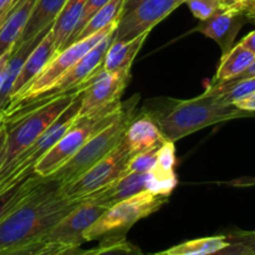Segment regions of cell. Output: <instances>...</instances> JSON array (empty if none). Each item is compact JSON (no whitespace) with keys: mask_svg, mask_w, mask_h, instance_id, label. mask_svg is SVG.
<instances>
[{"mask_svg":"<svg viewBox=\"0 0 255 255\" xmlns=\"http://www.w3.org/2000/svg\"><path fill=\"white\" fill-rule=\"evenodd\" d=\"M147 183H148V173L126 172L116 181L89 197L94 198L97 203L109 208L124 199L147 191Z\"/></svg>","mask_w":255,"mask_h":255,"instance_id":"cell-15","label":"cell"},{"mask_svg":"<svg viewBox=\"0 0 255 255\" xmlns=\"http://www.w3.org/2000/svg\"><path fill=\"white\" fill-rule=\"evenodd\" d=\"M233 105L238 107V109L243 110V111L255 112V92L249 95V96L244 97V99L239 100V101H236Z\"/></svg>","mask_w":255,"mask_h":255,"instance_id":"cell-34","label":"cell"},{"mask_svg":"<svg viewBox=\"0 0 255 255\" xmlns=\"http://www.w3.org/2000/svg\"><path fill=\"white\" fill-rule=\"evenodd\" d=\"M143 0H125V5H124V10H122V16L128 12H131L132 10L136 9Z\"/></svg>","mask_w":255,"mask_h":255,"instance_id":"cell-41","label":"cell"},{"mask_svg":"<svg viewBox=\"0 0 255 255\" xmlns=\"http://www.w3.org/2000/svg\"><path fill=\"white\" fill-rule=\"evenodd\" d=\"M132 154L122 141L111 153L97 162L86 172L60 188L62 197L69 199H84L101 191L127 172V164Z\"/></svg>","mask_w":255,"mask_h":255,"instance_id":"cell-8","label":"cell"},{"mask_svg":"<svg viewBox=\"0 0 255 255\" xmlns=\"http://www.w3.org/2000/svg\"><path fill=\"white\" fill-rule=\"evenodd\" d=\"M148 34L149 32H143L134 39L125 40V41L112 40L100 67L106 72L131 70L132 62L143 46Z\"/></svg>","mask_w":255,"mask_h":255,"instance_id":"cell-17","label":"cell"},{"mask_svg":"<svg viewBox=\"0 0 255 255\" xmlns=\"http://www.w3.org/2000/svg\"><path fill=\"white\" fill-rule=\"evenodd\" d=\"M168 202V197L148 191L137 193L109 207L105 213L84 233L85 242L106 237H126L127 232L141 219L156 213Z\"/></svg>","mask_w":255,"mask_h":255,"instance_id":"cell-6","label":"cell"},{"mask_svg":"<svg viewBox=\"0 0 255 255\" xmlns=\"http://www.w3.org/2000/svg\"><path fill=\"white\" fill-rule=\"evenodd\" d=\"M66 1L67 0H36L16 46L34 39L41 31L51 27Z\"/></svg>","mask_w":255,"mask_h":255,"instance_id":"cell-18","label":"cell"},{"mask_svg":"<svg viewBox=\"0 0 255 255\" xmlns=\"http://www.w3.org/2000/svg\"><path fill=\"white\" fill-rule=\"evenodd\" d=\"M47 244H49L47 242L39 241L35 243L26 244V246L16 247V248L4 249V251H0V255H34L44 249Z\"/></svg>","mask_w":255,"mask_h":255,"instance_id":"cell-31","label":"cell"},{"mask_svg":"<svg viewBox=\"0 0 255 255\" xmlns=\"http://www.w3.org/2000/svg\"><path fill=\"white\" fill-rule=\"evenodd\" d=\"M4 110L0 109V124H1L2 121H4Z\"/></svg>","mask_w":255,"mask_h":255,"instance_id":"cell-47","label":"cell"},{"mask_svg":"<svg viewBox=\"0 0 255 255\" xmlns=\"http://www.w3.org/2000/svg\"><path fill=\"white\" fill-rule=\"evenodd\" d=\"M125 105L107 107L89 117H77L57 143L35 164L34 172L40 178H49L65 162L69 161L95 133L109 126L120 116Z\"/></svg>","mask_w":255,"mask_h":255,"instance_id":"cell-5","label":"cell"},{"mask_svg":"<svg viewBox=\"0 0 255 255\" xmlns=\"http://www.w3.org/2000/svg\"><path fill=\"white\" fill-rule=\"evenodd\" d=\"M5 142H6V126L4 125V122H1L0 124V158L4 152Z\"/></svg>","mask_w":255,"mask_h":255,"instance_id":"cell-42","label":"cell"},{"mask_svg":"<svg viewBox=\"0 0 255 255\" xmlns=\"http://www.w3.org/2000/svg\"><path fill=\"white\" fill-rule=\"evenodd\" d=\"M12 51L6 52L5 55H2L0 57V90H1L2 84H4V80H5V72H6V65L7 61H9V57L11 55Z\"/></svg>","mask_w":255,"mask_h":255,"instance_id":"cell-39","label":"cell"},{"mask_svg":"<svg viewBox=\"0 0 255 255\" xmlns=\"http://www.w3.org/2000/svg\"><path fill=\"white\" fill-rule=\"evenodd\" d=\"M50 29H51V27L41 31L39 35H36L34 39L29 40V41L24 42V44L21 45H17V46L14 47L6 65L4 84H2L1 90H0V109H6V106L9 105L10 101V95H11L12 86H14L15 81H16L20 71H21L25 60L27 59V56H29L30 52L32 51V49L39 44V41L42 39V36H44Z\"/></svg>","mask_w":255,"mask_h":255,"instance_id":"cell-19","label":"cell"},{"mask_svg":"<svg viewBox=\"0 0 255 255\" xmlns=\"http://www.w3.org/2000/svg\"><path fill=\"white\" fill-rule=\"evenodd\" d=\"M182 4L184 0H143L136 9L121 16L114 40L125 41L149 32Z\"/></svg>","mask_w":255,"mask_h":255,"instance_id":"cell-11","label":"cell"},{"mask_svg":"<svg viewBox=\"0 0 255 255\" xmlns=\"http://www.w3.org/2000/svg\"><path fill=\"white\" fill-rule=\"evenodd\" d=\"M60 188L56 179L42 178L30 196L0 222V251L44 241L81 202L62 197Z\"/></svg>","mask_w":255,"mask_h":255,"instance_id":"cell-1","label":"cell"},{"mask_svg":"<svg viewBox=\"0 0 255 255\" xmlns=\"http://www.w3.org/2000/svg\"><path fill=\"white\" fill-rule=\"evenodd\" d=\"M136 97L134 96L131 101L126 102L122 112L115 121L87 139L86 143L49 178L56 179L62 187L76 179L94 164L111 153L124 141L127 126L134 117V104L132 102Z\"/></svg>","mask_w":255,"mask_h":255,"instance_id":"cell-4","label":"cell"},{"mask_svg":"<svg viewBox=\"0 0 255 255\" xmlns=\"http://www.w3.org/2000/svg\"><path fill=\"white\" fill-rule=\"evenodd\" d=\"M184 4L188 5L192 14L201 21L208 19L214 12L222 9L219 0H184Z\"/></svg>","mask_w":255,"mask_h":255,"instance_id":"cell-29","label":"cell"},{"mask_svg":"<svg viewBox=\"0 0 255 255\" xmlns=\"http://www.w3.org/2000/svg\"><path fill=\"white\" fill-rule=\"evenodd\" d=\"M109 1L110 0H86V4H85V9H84V12H82L81 20H80L79 25H77L76 27V31H75L74 35H76L80 30L84 29V26L86 25V22L89 21L90 17H91L97 10L101 9L104 5H106ZM74 35H72V36H74Z\"/></svg>","mask_w":255,"mask_h":255,"instance_id":"cell-32","label":"cell"},{"mask_svg":"<svg viewBox=\"0 0 255 255\" xmlns=\"http://www.w3.org/2000/svg\"><path fill=\"white\" fill-rule=\"evenodd\" d=\"M79 92L61 95L36 109L30 110L17 119L2 121L6 126V142L0 158V176L44 133L45 129L62 114Z\"/></svg>","mask_w":255,"mask_h":255,"instance_id":"cell-3","label":"cell"},{"mask_svg":"<svg viewBox=\"0 0 255 255\" xmlns=\"http://www.w3.org/2000/svg\"><path fill=\"white\" fill-rule=\"evenodd\" d=\"M66 248L65 246H61V244H57V243H49L44 249L39 252V253L34 254V255H54L56 253H59L61 249Z\"/></svg>","mask_w":255,"mask_h":255,"instance_id":"cell-38","label":"cell"},{"mask_svg":"<svg viewBox=\"0 0 255 255\" xmlns=\"http://www.w3.org/2000/svg\"><path fill=\"white\" fill-rule=\"evenodd\" d=\"M36 0H16L0 26V57L14 50Z\"/></svg>","mask_w":255,"mask_h":255,"instance_id":"cell-16","label":"cell"},{"mask_svg":"<svg viewBox=\"0 0 255 255\" xmlns=\"http://www.w3.org/2000/svg\"><path fill=\"white\" fill-rule=\"evenodd\" d=\"M166 141V137L158 128L154 120L144 110H142L138 115H134L127 126L124 138L125 144L132 156L157 148Z\"/></svg>","mask_w":255,"mask_h":255,"instance_id":"cell-13","label":"cell"},{"mask_svg":"<svg viewBox=\"0 0 255 255\" xmlns=\"http://www.w3.org/2000/svg\"><path fill=\"white\" fill-rule=\"evenodd\" d=\"M124 5L125 0H110L106 5H104L101 9L97 10V11L90 17V20L86 22L84 29L80 30L76 35H74V36L69 40L66 46L79 41V40L86 39V37L91 36V35L97 34V32L106 29L107 26H110V25L114 24V22L119 21L122 16Z\"/></svg>","mask_w":255,"mask_h":255,"instance_id":"cell-22","label":"cell"},{"mask_svg":"<svg viewBox=\"0 0 255 255\" xmlns=\"http://www.w3.org/2000/svg\"><path fill=\"white\" fill-rule=\"evenodd\" d=\"M119 21L114 22L110 26H107L106 29L101 30L97 34L91 35V36L86 37V39L79 40V41L74 42V44L69 45L65 49H62L61 51L57 52L54 57L51 59V61L45 66V69L30 82L26 86V89L21 92L17 97H15L12 101H10V104L7 105L6 109L4 110V115L9 114L12 110L17 109V107L22 106V105H26L27 102H30L31 100H34L35 97H37L39 95L44 94L45 91L50 89L52 84L59 79L61 75H64L67 70L71 66H74L85 54L90 51L95 45L99 44L101 40H104L107 35L114 34L116 31V27Z\"/></svg>","mask_w":255,"mask_h":255,"instance_id":"cell-7","label":"cell"},{"mask_svg":"<svg viewBox=\"0 0 255 255\" xmlns=\"http://www.w3.org/2000/svg\"><path fill=\"white\" fill-rule=\"evenodd\" d=\"M255 10V0H248V1L246 2V5L243 6V12H246L247 15L249 14V12L254 11Z\"/></svg>","mask_w":255,"mask_h":255,"instance_id":"cell-44","label":"cell"},{"mask_svg":"<svg viewBox=\"0 0 255 255\" xmlns=\"http://www.w3.org/2000/svg\"><path fill=\"white\" fill-rule=\"evenodd\" d=\"M52 27V26H51ZM57 54V50L55 47L54 35H52V30L50 29L46 34L42 36L39 44L32 49L27 59L25 60L22 69L20 71L19 76H17L16 81H15L14 86H12L11 95H10V101L19 96L27 85L45 69L47 64L51 61L52 57ZM9 101V104H10Z\"/></svg>","mask_w":255,"mask_h":255,"instance_id":"cell-14","label":"cell"},{"mask_svg":"<svg viewBox=\"0 0 255 255\" xmlns=\"http://www.w3.org/2000/svg\"><path fill=\"white\" fill-rule=\"evenodd\" d=\"M249 22L246 12L237 9H219L208 19L201 21L197 31L212 39L221 47L222 55L234 46V41L242 27Z\"/></svg>","mask_w":255,"mask_h":255,"instance_id":"cell-12","label":"cell"},{"mask_svg":"<svg viewBox=\"0 0 255 255\" xmlns=\"http://www.w3.org/2000/svg\"><path fill=\"white\" fill-rule=\"evenodd\" d=\"M176 147L174 142L168 141L159 146L158 152H157V161L153 168L163 172H173L176 167Z\"/></svg>","mask_w":255,"mask_h":255,"instance_id":"cell-28","label":"cell"},{"mask_svg":"<svg viewBox=\"0 0 255 255\" xmlns=\"http://www.w3.org/2000/svg\"><path fill=\"white\" fill-rule=\"evenodd\" d=\"M86 255H146L126 237H106L102 238L97 248L87 251Z\"/></svg>","mask_w":255,"mask_h":255,"instance_id":"cell-25","label":"cell"},{"mask_svg":"<svg viewBox=\"0 0 255 255\" xmlns=\"http://www.w3.org/2000/svg\"><path fill=\"white\" fill-rule=\"evenodd\" d=\"M228 236V234H227ZM228 238L231 239L232 243L229 246L224 247V248L219 249V251L213 252V253H209L206 255H254L255 252L254 249L249 246L248 243L243 241H239V239H233L228 236Z\"/></svg>","mask_w":255,"mask_h":255,"instance_id":"cell-30","label":"cell"},{"mask_svg":"<svg viewBox=\"0 0 255 255\" xmlns=\"http://www.w3.org/2000/svg\"><path fill=\"white\" fill-rule=\"evenodd\" d=\"M87 251H84L80 247H66V248L61 249L59 253L54 255H86Z\"/></svg>","mask_w":255,"mask_h":255,"instance_id":"cell-40","label":"cell"},{"mask_svg":"<svg viewBox=\"0 0 255 255\" xmlns=\"http://www.w3.org/2000/svg\"><path fill=\"white\" fill-rule=\"evenodd\" d=\"M178 184L176 172H163L158 169H152L148 172V183L147 191L157 196L169 197Z\"/></svg>","mask_w":255,"mask_h":255,"instance_id":"cell-26","label":"cell"},{"mask_svg":"<svg viewBox=\"0 0 255 255\" xmlns=\"http://www.w3.org/2000/svg\"><path fill=\"white\" fill-rule=\"evenodd\" d=\"M228 236L233 239H239V241L246 242L255 252V231H234L228 233Z\"/></svg>","mask_w":255,"mask_h":255,"instance_id":"cell-33","label":"cell"},{"mask_svg":"<svg viewBox=\"0 0 255 255\" xmlns=\"http://www.w3.org/2000/svg\"><path fill=\"white\" fill-rule=\"evenodd\" d=\"M131 70L106 72L99 67L92 75L89 86L81 92L79 117H89L107 107L121 104Z\"/></svg>","mask_w":255,"mask_h":255,"instance_id":"cell-9","label":"cell"},{"mask_svg":"<svg viewBox=\"0 0 255 255\" xmlns=\"http://www.w3.org/2000/svg\"><path fill=\"white\" fill-rule=\"evenodd\" d=\"M223 9H237L243 11V6L248 0H219Z\"/></svg>","mask_w":255,"mask_h":255,"instance_id":"cell-35","label":"cell"},{"mask_svg":"<svg viewBox=\"0 0 255 255\" xmlns=\"http://www.w3.org/2000/svg\"><path fill=\"white\" fill-rule=\"evenodd\" d=\"M12 6H14V5H12ZM12 6L10 7V9L5 10V11H1V12H0V26H1V25H2V22L5 21V19H6V16H7V15H9L10 10L12 9Z\"/></svg>","mask_w":255,"mask_h":255,"instance_id":"cell-45","label":"cell"},{"mask_svg":"<svg viewBox=\"0 0 255 255\" xmlns=\"http://www.w3.org/2000/svg\"><path fill=\"white\" fill-rule=\"evenodd\" d=\"M232 242L227 234L187 241L181 244L172 247L167 251L159 252L153 255H206L219 251L224 247L229 246Z\"/></svg>","mask_w":255,"mask_h":255,"instance_id":"cell-24","label":"cell"},{"mask_svg":"<svg viewBox=\"0 0 255 255\" xmlns=\"http://www.w3.org/2000/svg\"><path fill=\"white\" fill-rule=\"evenodd\" d=\"M16 2V0H0V12L10 9Z\"/></svg>","mask_w":255,"mask_h":255,"instance_id":"cell-43","label":"cell"},{"mask_svg":"<svg viewBox=\"0 0 255 255\" xmlns=\"http://www.w3.org/2000/svg\"><path fill=\"white\" fill-rule=\"evenodd\" d=\"M158 148L159 147H157V148L132 156L129 158L128 164H127V172H134V173H148V172H151L156 164Z\"/></svg>","mask_w":255,"mask_h":255,"instance_id":"cell-27","label":"cell"},{"mask_svg":"<svg viewBox=\"0 0 255 255\" xmlns=\"http://www.w3.org/2000/svg\"><path fill=\"white\" fill-rule=\"evenodd\" d=\"M143 110L154 120L166 139L172 142L213 125L255 116V112L224 104L218 96L207 92L191 100H167L163 106Z\"/></svg>","mask_w":255,"mask_h":255,"instance_id":"cell-2","label":"cell"},{"mask_svg":"<svg viewBox=\"0 0 255 255\" xmlns=\"http://www.w3.org/2000/svg\"><path fill=\"white\" fill-rule=\"evenodd\" d=\"M106 209L107 207L97 203L91 197L81 199V202L47 233L44 241L65 247H81L86 243L84 241V233Z\"/></svg>","mask_w":255,"mask_h":255,"instance_id":"cell-10","label":"cell"},{"mask_svg":"<svg viewBox=\"0 0 255 255\" xmlns=\"http://www.w3.org/2000/svg\"><path fill=\"white\" fill-rule=\"evenodd\" d=\"M239 44H241L243 47H246L247 50H249L252 54L255 55V30H253L252 32H249L247 36H244L243 39L239 41Z\"/></svg>","mask_w":255,"mask_h":255,"instance_id":"cell-36","label":"cell"},{"mask_svg":"<svg viewBox=\"0 0 255 255\" xmlns=\"http://www.w3.org/2000/svg\"><path fill=\"white\" fill-rule=\"evenodd\" d=\"M42 178L32 172L25 174L20 179L0 192V222L17 206L22 203L32 191L41 183Z\"/></svg>","mask_w":255,"mask_h":255,"instance_id":"cell-21","label":"cell"},{"mask_svg":"<svg viewBox=\"0 0 255 255\" xmlns=\"http://www.w3.org/2000/svg\"><path fill=\"white\" fill-rule=\"evenodd\" d=\"M251 77H255V60L251 64V66L248 67L247 70H244L242 74H239L238 76H236L234 79L229 80V81H224V82H237V81H241V80H246V79H251Z\"/></svg>","mask_w":255,"mask_h":255,"instance_id":"cell-37","label":"cell"},{"mask_svg":"<svg viewBox=\"0 0 255 255\" xmlns=\"http://www.w3.org/2000/svg\"><path fill=\"white\" fill-rule=\"evenodd\" d=\"M247 16H248L249 22H253V24H255V10H254V11L249 12V14L247 15Z\"/></svg>","mask_w":255,"mask_h":255,"instance_id":"cell-46","label":"cell"},{"mask_svg":"<svg viewBox=\"0 0 255 255\" xmlns=\"http://www.w3.org/2000/svg\"><path fill=\"white\" fill-rule=\"evenodd\" d=\"M85 4L86 0H67L60 14L57 15L51 27L57 52L66 47L69 40L76 31L84 12Z\"/></svg>","mask_w":255,"mask_h":255,"instance_id":"cell-20","label":"cell"},{"mask_svg":"<svg viewBox=\"0 0 255 255\" xmlns=\"http://www.w3.org/2000/svg\"><path fill=\"white\" fill-rule=\"evenodd\" d=\"M255 60V55L252 54L249 50L237 44L229 50L227 54L222 55L221 64L216 72L212 84H219V82L229 81L238 76L239 74L248 69L251 64Z\"/></svg>","mask_w":255,"mask_h":255,"instance_id":"cell-23","label":"cell"}]
</instances>
